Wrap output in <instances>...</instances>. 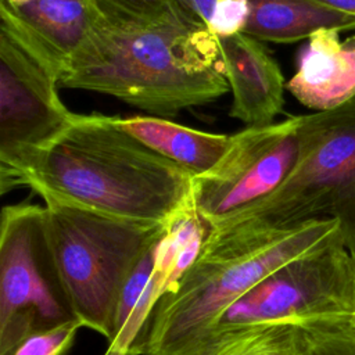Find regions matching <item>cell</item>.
Here are the masks:
<instances>
[{
	"mask_svg": "<svg viewBox=\"0 0 355 355\" xmlns=\"http://www.w3.org/2000/svg\"><path fill=\"white\" fill-rule=\"evenodd\" d=\"M194 178L119 128L78 115L28 168L22 186L115 219L166 226L193 207Z\"/></svg>",
	"mask_w": 355,
	"mask_h": 355,
	"instance_id": "1",
	"label": "cell"
},
{
	"mask_svg": "<svg viewBox=\"0 0 355 355\" xmlns=\"http://www.w3.org/2000/svg\"><path fill=\"white\" fill-rule=\"evenodd\" d=\"M60 87L108 94L157 115L229 92L218 39L205 25H148L103 12Z\"/></svg>",
	"mask_w": 355,
	"mask_h": 355,
	"instance_id": "2",
	"label": "cell"
},
{
	"mask_svg": "<svg viewBox=\"0 0 355 355\" xmlns=\"http://www.w3.org/2000/svg\"><path fill=\"white\" fill-rule=\"evenodd\" d=\"M334 219L284 229H209L200 251L153 305L130 355H197L218 318L282 265L340 237Z\"/></svg>",
	"mask_w": 355,
	"mask_h": 355,
	"instance_id": "3",
	"label": "cell"
},
{
	"mask_svg": "<svg viewBox=\"0 0 355 355\" xmlns=\"http://www.w3.org/2000/svg\"><path fill=\"white\" fill-rule=\"evenodd\" d=\"M313 219L338 222L355 263V97L301 115L300 154L269 197L212 229H284Z\"/></svg>",
	"mask_w": 355,
	"mask_h": 355,
	"instance_id": "4",
	"label": "cell"
},
{
	"mask_svg": "<svg viewBox=\"0 0 355 355\" xmlns=\"http://www.w3.org/2000/svg\"><path fill=\"white\" fill-rule=\"evenodd\" d=\"M53 259L75 319L112 340L121 288L166 226L115 219L85 208L44 202Z\"/></svg>",
	"mask_w": 355,
	"mask_h": 355,
	"instance_id": "5",
	"label": "cell"
},
{
	"mask_svg": "<svg viewBox=\"0 0 355 355\" xmlns=\"http://www.w3.org/2000/svg\"><path fill=\"white\" fill-rule=\"evenodd\" d=\"M355 313V263L343 236L269 273L215 322L197 355L255 329Z\"/></svg>",
	"mask_w": 355,
	"mask_h": 355,
	"instance_id": "6",
	"label": "cell"
},
{
	"mask_svg": "<svg viewBox=\"0 0 355 355\" xmlns=\"http://www.w3.org/2000/svg\"><path fill=\"white\" fill-rule=\"evenodd\" d=\"M46 227V207L6 205L0 218V355L31 333L73 320Z\"/></svg>",
	"mask_w": 355,
	"mask_h": 355,
	"instance_id": "7",
	"label": "cell"
},
{
	"mask_svg": "<svg viewBox=\"0 0 355 355\" xmlns=\"http://www.w3.org/2000/svg\"><path fill=\"white\" fill-rule=\"evenodd\" d=\"M58 73L0 24V191L21 187L33 159L69 125Z\"/></svg>",
	"mask_w": 355,
	"mask_h": 355,
	"instance_id": "8",
	"label": "cell"
},
{
	"mask_svg": "<svg viewBox=\"0 0 355 355\" xmlns=\"http://www.w3.org/2000/svg\"><path fill=\"white\" fill-rule=\"evenodd\" d=\"M301 115L263 126H247L230 136L226 153L205 175L193 180L197 215L215 229L275 193L300 154Z\"/></svg>",
	"mask_w": 355,
	"mask_h": 355,
	"instance_id": "9",
	"label": "cell"
},
{
	"mask_svg": "<svg viewBox=\"0 0 355 355\" xmlns=\"http://www.w3.org/2000/svg\"><path fill=\"white\" fill-rule=\"evenodd\" d=\"M100 10L93 0H0V24L15 32L60 76L92 35Z\"/></svg>",
	"mask_w": 355,
	"mask_h": 355,
	"instance_id": "10",
	"label": "cell"
},
{
	"mask_svg": "<svg viewBox=\"0 0 355 355\" xmlns=\"http://www.w3.org/2000/svg\"><path fill=\"white\" fill-rule=\"evenodd\" d=\"M225 76L232 92L230 116L247 126L273 123L284 103L286 82L261 40L245 33L219 37Z\"/></svg>",
	"mask_w": 355,
	"mask_h": 355,
	"instance_id": "11",
	"label": "cell"
},
{
	"mask_svg": "<svg viewBox=\"0 0 355 355\" xmlns=\"http://www.w3.org/2000/svg\"><path fill=\"white\" fill-rule=\"evenodd\" d=\"M286 89L305 107L334 110L355 97V35L340 39L337 29H320L301 49L297 71Z\"/></svg>",
	"mask_w": 355,
	"mask_h": 355,
	"instance_id": "12",
	"label": "cell"
},
{
	"mask_svg": "<svg viewBox=\"0 0 355 355\" xmlns=\"http://www.w3.org/2000/svg\"><path fill=\"white\" fill-rule=\"evenodd\" d=\"M115 123L194 179L208 173L226 153L230 136L193 129L158 116H114Z\"/></svg>",
	"mask_w": 355,
	"mask_h": 355,
	"instance_id": "13",
	"label": "cell"
},
{
	"mask_svg": "<svg viewBox=\"0 0 355 355\" xmlns=\"http://www.w3.org/2000/svg\"><path fill=\"white\" fill-rule=\"evenodd\" d=\"M250 17L244 33L261 42L293 43L320 29H355V17L313 0H247Z\"/></svg>",
	"mask_w": 355,
	"mask_h": 355,
	"instance_id": "14",
	"label": "cell"
},
{
	"mask_svg": "<svg viewBox=\"0 0 355 355\" xmlns=\"http://www.w3.org/2000/svg\"><path fill=\"white\" fill-rule=\"evenodd\" d=\"M108 17L148 25H205L183 0H93ZM207 26V25H205Z\"/></svg>",
	"mask_w": 355,
	"mask_h": 355,
	"instance_id": "15",
	"label": "cell"
},
{
	"mask_svg": "<svg viewBox=\"0 0 355 355\" xmlns=\"http://www.w3.org/2000/svg\"><path fill=\"white\" fill-rule=\"evenodd\" d=\"M214 355H311L300 324H269L243 334Z\"/></svg>",
	"mask_w": 355,
	"mask_h": 355,
	"instance_id": "16",
	"label": "cell"
},
{
	"mask_svg": "<svg viewBox=\"0 0 355 355\" xmlns=\"http://www.w3.org/2000/svg\"><path fill=\"white\" fill-rule=\"evenodd\" d=\"M162 237V236H161ZM161 237L144 252V255L140 258V261L136 263V266L129 273L128 279L125 280L118 302L115 306V315H114V334L111 343H114L125 330L129 320L137 311L143 295L155 273L157 265H158V247Z\"/></svg>",
	"mask_w": 355,
	"mask_h": 355,
	"instance_id": "17",
	"label": "cell"
},
{
	"mask_svg": "<svg viewBox=\"0 0 355 355\" xmlns=\"http://www.w3.org/2000/svg\"><path fill=\"white\" fill-rule=\"evenodd\" d=\"M311 355H355V333L340 316L309 320L302 324Z\"/></svg>",
	"mask_w": 355,
	"mask_h": 355,
	"instance_id": "18",
	"label": "cell"
},
{
	"mask_svg": "<svg viewBox=\"0 0 355 355\" xmlns=\"http://www.w3.org/2000/svg\"><path fill=\"white\" fill-rule=\"evenodd\" d=\"M82 324L73 319L50 329L31 333L3 355H65Z\"/></svg>",
	"mask_w": 355,
	"mask_h": 355,
	"instance_id": "19",
	"label": "cell"
},
{
	"mask_svg": "<svg viewBox=\"0 0 355 355\" xmlns=\"http://www.w3.org/2000/svg\"><path fill=\"white\" fill-rule=\"evenodd\" d=\"M250 17V4L247 0H218L208 29L219 37L244 33Z\"/></svg>",
	"mask_w": 355,
	"mask_h": 355,
	"instance_id": "20",
	"label": "cell"
},
{
	"mask_svg": "<svg viewBox=\"0 0 355 355\" xmlns=\"http://www.w3.org/2000/svg\"><path fill=\"white\" fill-rule=\"evenodd\" d=\"M184 4L208 26L218 0H183Z\"/></svg>",
	"mask_w": 355,
	"mask_h": 355,
	"instance_id": "21",
	"label": "cell"
},
{
	"mask_svg": "<svg viewBox=\"0 0 355 355\" xmlns=\"http://www.w3.org/2000/svg\"><path fill=\"white\" fill-rule=\"evenodd\" d=\"M334 11L355 17V0H313Z\"/></svg>",
	"mask_w": 355,
	"mask_h": 355,
	"instance_id": "22",
	"label": "cell"
},
{
	"mask_svg": "<svg viewBox=\"0 0 355 355\" xmlns=\"http://www.w3.org/2000/svg\"><path fill=\"white\" fill-rule=\"evenodd\" d=\"M340 319L344 322V324H345L351 331L355 333V313H352V315H343V316H340Z\"/></svg>",
	"mask_w": 355,
	"mask_h": 355,
	"instance_id": "23",
	"label": "cell"
},
{
	"mask_svg": "<svg viewBox=\"0 0 355 355\" xmlns=\"http://www.w3.org/2000/svg\"><path fill=\"white\" fill-rule=\"evenodd\" d=\"M7 3H10V4H12V6H19V4H25V3H28V1H31V0H6Z\"/></svg>",
	"mask_w": 355,
	"mask_h": 355,
	"instance_id": "24",
	"label": "cell"
}]
</instances>
